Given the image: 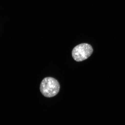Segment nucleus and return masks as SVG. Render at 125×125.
Masks as SVG:
<instances>
[{"mask_svg":"<svg viewBox=\"0 0 125 125\" xmlns=\"http://www.w3.org/2000/svg\"><path fill=\"white\" fill-rule=\"evenodd\" d=\"M93 51L91 45L88 43H83L74 47L72 51V56L76 61L82 62L90 57Z\"/></svg>","mask_w":125,"mask_h":125,"instance_id":"f03ea898","label":"nucleus"},{"mask_svg":"<svg viewBox=\"0 0 125 125\" xmlns=\"http://www.w3.org/2000/svg\"><path fill=\"white\" fill-rule=\"evenodd\" d=\"M60 89V84L58 81L52 77L44 78L40 85L41 92L46 97H52L55 96L59 93Z\"/></svg>","mask_w":125,"mask_h":125,"instance_id":"f257e3e1","label":"nucleus"}]
</instances>
